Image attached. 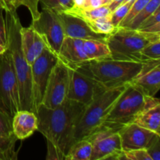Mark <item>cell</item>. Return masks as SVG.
I'll use <instances>...</instances> for the list:
<instances>
[{
  "instance_id": "1",
  "label": "cell",
  "mask_w": 160,
  "mask_h": 160,
  "mask_svg": "<svg viewBox=\"0 0 160 160\" xmlns=\"http://www.w3.org/2000/svg\"><path fill=\"white\" fill-rule=\"evenodd\" d=\"M85 107L70 99H66L54 109H48L42 104L38 107L37 131L46 139L47 160H64L73 126Z\"/></svg>"
},
{
  "instance_id": "2",
  "label": "cell",
  "mask_w": 160,
  "mask_h": 160,
  "mask_svg": "<svg viewBox=\"0 0 160 160\" xmlns=\"http://www.w3.org/2000/svg\"><path fill=\"white\" fill-rule=\"evenodd\" d=\"M6 12V47L12 57L17 76L20 97V110H28L36 114L33 102L31 67L24 57L20 43V28L22 24L17 10Z\"/></svg>"
},
{
  "instance_id": "3",
  "label": "cell",
  "mask_w": 160,
  "mask_h": 160,
  "mask_svg": "<svg viewBox=\"0 0 160 160\" xmlns=\"http://www.w3.org/2000/svg\"><path fill=\"white\" fill-rule=\"evenodd\" d=\"M142 65L141 62L106 59L85 61L75 70L108 90L132 83L140 73Z\"/></svg>"
},
{
  "instance_id": "4",
  "label": "cell",
  "mask_w": 160,
  "mask_h": 160,
  "mask_svg": "<svg viewBox=\"0 0 160 160\" xmlns=\"http://www.w3.org/2000/svg\"><path fill=\"white\" fill-rule=\"evenodd\" d=\"M158 104H160L159 98L145 95L138 86L131 83L113 105L102 127L119 131L133 123L142 111Z\"/></svg>"
},
{
  "instance_id": "5",
  "label": "cell",
  "mask_w": 160,
  "mask_h": 160,
  "mask_svg": "<svg viewBox=\"0 0 160 160\" xmlns=\"http://www.w3.org/2000/svg\"><path fill=\"white\" fill-rule=\"evenodd\" d=\"M128 84L108 89L86 106L73 126L69 148L74 142L88 138L101 128L113 105Z\"/></svg>"
},
{
  "instance_id": "6",
  "label": "cell",
  "mask_w": 160,
  "mask_h": 160,
  "mask_svg": "<svg viewBox=\"0 0 160 160\" xmlns=\"http://www.w3.org/2000/svg\"><path fill=\"white\" fill-rule=\"evenodd\" d=\"M160 33H149L117 27L107 36L106 44L111 59L120 61L143 63L141 52L148 44L159 40Z\"/></svg>"
},
{
  "instance_id": "7",
  "label": "cell",
  "mask_w": 160,
  "mask_h": 160,
  "mask_svg": "<svg viewBox=\"0 0 160 160\" xmlns=\"http://www.w3.org/2000/svg\"><path fill=\"white\" fill-rule=\"evenodd\" d=\"M0 101L11 117L20 110L18 82L8 50L0 55Z\"/></svg>"
},
{
  "instance_id": "8",
  "label": "cell",
  "mask_w": 160,
  "mask_h": 160,
  "mask_svg": "<svg viewBox=\"0 0 160 160\" xmlns=\"http://www.w3.org/2000/svg\"><path fill=\"white\" fill-rule=\"evenodd\" d=\"M57 60V55L46 46L42 54L31 65L33 102L36 114L38 107L42 104L43 100L50 73Z\"/></svg>"
},
{
  "instance_id": "9",
  "label": "cell",
  "mask_w": 160,
  "mask_h": 160,
  "mask_svg": "<svg viewBox=\"0 0 160 160\" xmlns=\"http://www.w3.org/2000/svg\"><path fill=\"white\" fill-rule=\"evenodd\" d=\"M31 26L43 38L47 47L58 55L65 38L63 28L58 14L48 8L43 7L38 18L32 20Z\"/></svg>"
},
{
  "instance_id": "10",
  "label": "cell",
  "mask_w": 160,
  "mask_h": 160,
  "mask_svg": "<svg viewBox=\"0 0 160 160\" xmlns=\"http://www.w3.org/2000/svg\"><path fill=\"white\" fill-rule=\"evenodd\" d=\"M86 139L92 144L91 160H120L123 150L118 131L102 126Z\"/></svg>"
},
{
  "instance_id": "11",
  "label": "cell",
  "mask_w": 160,
  "mask_h": 160,
  "mask_svg": "<svg viewBox=\"0 0 160 160\" xmlns=\"http://www.w3.org/2000/svg\"><path fill=\"white\" fill-rule=\"evenodd\" d=\"M68 88L69 68L58 58L50 73L42 105L48 109L60 106L67 99Z\"/></svg>"
},
{
  "instance_id": "12",
  "label": "cell",
  "mask_w": 160,
  "mask_h": 160,
  "mask_svg": "<svg viewBox=\"0 0 160 160\" xmlns=\"http://www.w3.org/2000/svg\"><path fill=\"white\" fill-rule=\"evenodd\" d=\"M106 91V89L95 80L80 73L77 70L69 68L67 99L88 106Z\"/></svg>"
},
{
  "instance_id": "13",
  "label": "cell",
  "mask_w": 160,
  "mask_h": 160,
  "mask_svg": "<svg viewBox=\"0 0 160 160\" xmlns=\"http://www.w3.org/2000/svg\"><path fill=\"white\" fill-rule=\"evenodd\" d=\"M121 148L123 152L145 149L156 133L142 128L134 123L123 126L118 131Z\"/></svg>"
},
{
  "instance_id": "14",
  "label": "cell",
  "mask_w": 160,
  "mask_h": 160,
  "mask_svg": "<svg viewBox=\"0 0 160 160\" xmlns=\"http://www.w3.org/2000/svg\"><path fill=\"white\" fill-rule=\"evenodd\" d=\"M57 14L62 23L64 34L67 37L82 40H98L106 42V38L109 34L107 35L94 32L82 19L64 12Z\"/></svg>"
},
{
  "instance_id": "15",
  "label": "cell",
  "mask_w": 160,
  "mask_h": 160,
  "mask_svg": "<svg viewBox=\"0 0 160 160\" xmlns=\"http://www.w3.org/2000/svg\"><path fill=\"white\" fill-rule=\"evenodd\" d=\"M145 95L155 96L160 89V59L145 62L137 78L133 81Z\"/></svg>"
},
{
  "instance_id": "16",
  "label": "cell",
  "mask_w": 160,
  "mask_h": 160,
  "mask_svg": "<svg viewBox=\"0 0 160 160\" xmlns=\"http://www.w3.org/2000/svg\"><path fill=\"white\" fill-rule=\"evenodd\" d=\"M83 41L67 36L63 38L57 56L69 68L75 70L80 64L88 60L83 48Z\"/></svg>"
},
{
  "instance_id": "17",
  "label": "cell",
  "mask_w": 160,
  "mask_h": 160,
  "mask_svg": "<svg viewBox=\"0 0 160 160\" xmlns=\"http://www.w3.org/2000/svg\"><path fill=\"white\" fill-rule=\"evenodd\" d=\"M20 43L24 57L31 65L47 46L43 38L30 25L20 28Z\"/></svg>"
},
{
  "instance_id": "18",
  "label": "cell",
  "mask_w": 160,
  "mask_h": 160,
  "mask_svg": "<svg viewBox=\"0 0 160 160\" xmlns=\"http://www.w3.org/2000/svg\"><path fill=\"white\" fill-rule=\"evenodd\" d=\"M12 127L17 140L28 138L37 131V115L31 111L18 110L12 117Z\"/></svg>"
},
{
  "instance_id": "19",
  "label": "cell",
  "mask_w": 160,
  "mask_h": 160,
  "mask_svg": "<svg viewBox=\"0 0 160 160\" xmlns=\"http://www.w3.org/2000/svg\"><path fill=\"white\" fill-rule=\"evenodd\" d=\"M15 137L12 131V117L2 109H0V147L7 153L11 160L17 159Z\"/></svg>"
},
{
  "instance_id": "20",
  "label": "cell",
  "mask_w": 160,
  "mask_h": 160,
  "mask_svg": "<svg viewBox=\"0 0 160 160\" xmlns=\"http://www.w3.org/2000/svg\"><path fill=\"white\" fill-rule=\"evenodd\" d=\"M133 123L160 134V104L142 111Z\"/></svg>"
},
{
  "instance_id": "21",
  "label": "cell",
  "mask_w": 160,
  "mask_h": 160,
  "mask_svg": "<svg viewBox=\"0 0 160 160\" xmlns=\"http://www.w3.org/2000/svg\"><path fill=\"white\" fill-rule=\"evenodd\" d=\"M83 48L88 60L111 59L110 51L106 42L98 40H84Z\"/></svg>"
},
{
  "instance_id": "22",
  "label": "cell",
  "mask_w": 160,
  "mask_h": 160,
  "mask_svg": "<svg viewBox=\"0 0 160 160\" xmlns=\"http://www.w3.org/2000/svg\"><path fill=\"white\" fill-rule=\"evenodd\" d=\"M92 153V142L88 139H81L70 147L64 160H91Z\"/></svg>"
},
{
  "instance_id": "23",
  "label": "cell",
  "mask_w": 160,
  "mask_h": 160,
  "mask_svg": "<svg viewBox=\"0 0 160 160\" xmlns=\"http://www.w3.org/2000/svg\"><path fill=\"white\" fill-rule=\"evenodd\" d=\"M160 6V0H150L146 6L131 20V21L126 26L131 29H138L141 23L151 14H152Z\"/></svg>"
},
{
  "instance_id": "24",
  "label": "cell",
  "mask_w": 160,
  "mask_h": 160,
  "mask_svg": "<svg viewBox=\"0 0 160 160\" xmlns=\"http://www.w3.org/2000/svg\"><path fill=\"white\" fill-rule=\"evenodd\" d=\"M86 23L88 24L91 29L95 33L103 34H109L116 29V27L111 23L110 15L107 17H103L97 18L95 20H90Z\"/></svg>"
},
{
  "instance_id": "25",
  "label": "cell",
  "mask_w": 160,
  "mask_h": 160,
  "mask_svg": "<svg viewBox=\"0 0 160 160\" xmlns=\"http://www.w3.org/2000/svg\"><path fill=\"white\" fill-rule=\"evenodd\" d=\"M138 30L145 32L160 33V8L145 19Z\"/></svg>"
},
{
  "instance_id": "26",
  "label": "cell",
  "mask_w": 160,
  "mask_h": 160,
  "mask_svg": "<svg viewBox=\"0 0 160 160\" xmlns=\"http://www.w3.org/2000/svg\"><path fill=\"white\" fill-rule=\"evenodd\" d=\"M143 63L151 60L160 59V39L148 44L141 52Z\"/></svg>"
},
{
  "instance_id": "27",
  "label": "cell",
  "mask_w": 160,
  "mask_h": 160,
  "mask_svg": "<svg viewBox=\"0 0 160 160\" xmlns=\"http://www.w3.org/2000/svg\"><path fill=\"white\" fill-rule=\"evenodd\" d=\"M43 7L48 8L54 12H66L73 6V0H40Z\"/></svg>"
},
{
  "instance_id": "28",
  "label": "cell",
  "mask_w": 160,
  "mask_h": 160,
  "mask_svg": "<svg viewBox=\"0 0 160 160\" xmlns=\"http://www.w3.org/2000/svg\"><path fill=\"white\" fill-rule=\"evenodd\" d=\"M135 0H131V1L128 2L124 3V4H121L120 6L117 8L114 11H112L110 14V20L111 23H112L114 27L117 28L119 27L120 23H121L122 20H123L128 12H129L130 9H131V6H132L133 2Z\"/></svg>"
},
{
  "instance_id": "29",
  "label": "cell",
  "mask_w": 160,
  "mask_h": 160,
  "mask_svg": "<svg viewBox=\"0 0 160 160\" xmlns=\"http://www.w3.org/2000/svg\"><path fill=\"white\" fill-rule=\"evenodd\" d=\"M150 0H135L133 2L129 12H128L126 17L122 20L119 27H126L131 21V20L146 6V4Z\"/></svg>"
},
{
  "instance_id": "30",
  "label": "cell",
  "mask_w": 160,
  "mask_h": 160,
  "mask_svg": "<svg viewBox=\"0 0 160 160\" xmlns=\"http://www.w3.org/2000/svg\"><path fill=\"white\" fill-rule=\"evenodd\" d=\"M40 0H17V8L23 6H25L29 10L31 15L32 20L38 18L40 15V11L38 10V4Z\"/></svg>"
},
{
  "instance_id": "31",
  "label": "cell",
  "mask_w": 160,
  "mask_h": 160,
  "mask_svg": "<svg viewBox=\"0 0 160 160\" xmlns=\"http://www.w3.org/2000/svg\"><path fill=\"white\" fill-rule=\"evenodd\" d=\"M120 160H152L146 149H134L123 152Z\"/></svg>"
},
{
  "instance_id": "32",
  "label": "cell",
  "mask_w": 160,
  "mask_h": 160,
  "mask_svg": "<svg viewBox=\"0 0 160 160\" xmlns=\"http://www.w3.org/2000/svg\"><path fill=\"white\" fill-rule=\"evenodd\" d=\"M152 160H160V134H156L145 148Z\"/></svg>"
},
{
  "instance_id": "33",
  "label": "cell",
  "mask_w": 160,
  "mask_h": 160,
  "mask_svg": "<svg viewBox=\"0 0 160 160\" xmlns=\"http://www.w3.org/2000/svg\"><path fill=\"white\" fill-rule=\"evenodd\" d=\"M3 12H4L3 8H0V44L6 46V20H5Z\"/></svg>"
},
{
  "instance_id": "34",
  "label": "cell",
  "mask_w": 160,
  "mask_h": 160,
  "mask_svg": "<svg viewBox=\"0 0 160 160\" xmlns=\"http://www.w3.org/2000/svg\"><path fill=\"white\" fill-rule=\"evenodd\" d=\"M0 5L3 8L4 11H14L15 9L12 0H0Z\"/></svg>"
},
{
  "instance_id": "35",
  "label": "cell",
  "mask_w": 160,
  "mask_h": 160,
  "mask_svg": "<svg viewBox=\"0 0 160 160\" xmlns=\"http://www.w3.org/2000/svg\"><path fill=\"white\" fill-rule=\"evenodd\" d=\"M101 6H103L102 0H89L83 9H95V8H98Z\"/></svg>"
},
{
  "instance_id": "36",
  "label": "cell",
  "mask_w": 160,
  "mask_h": 160,
  "mask_svg": "<svg viewBox=\"0 0 160 160\" xmlns=\"http://www.w3.org/2000/svg\"><path fill=\"white\" fill-rule=\"evenodd\" d=\"M122 2H123V0H112L111 2L109 3V5H107V6L108 7H109V9H110L111 12H112V11L115 10L118 6H120V5L122 4Z\"/></svg>"
},
{
  "instance_id": "37",
  "label": "cell",
  "mask_w": 160,
  "mask_h": 160,
  "mask_svg": "<svg viewBox=\"0 0 160 160\" xmlns=\"http://www.w3.org/2000/svg\"><path fill=\"white\" fill-rule=\"evenodd\" d=\"M0 160H11L9 155L0 147Z\"/></svg>"
},
{
  "instance_id": "38",
  "label": "cell",
  "mask_w": 160,
  "mask_h": 160,
  "mask_svg": "<svg viewBox=\"0 0 160 160\" xmlns=\"http://www.w3.org/2000/svg\"><path fill=\"white\" fill-rule=\"evenodd\" d=\"M85 0H73V6L78 8H83Z\"/></svg>"
},
{
  "instance_id": "39",
  "label": "cell",
  "mask_w": 160,
  "mask_h": 160,
  "mask_svg": "<svg viewBox=\"0 0 160 160\" xmlns=\"http://www.w3.org/2000/svg\"><path fill=\"white\" fill-rule=\"evenodd\" d=\"M6 50H7V47L6 45H3L2 44H0V55L3 54L5 52H6Z\"/></svg>"
},
{
  "instance_id": "40",
  "label": "cell",
  "mask_w": 160,
  "mask_h": 160,
  "mask_svg": "<svg viewBox=\"0 0 160 160\" xmlns=\"http://www.w3.org/2000/svg\"><path fill=\"white\" fill-rule=\"evenodd\" d=\"M111 1L112 0H102L103 5H109L111 2Z\"/></svg>"
},
{
  "instance_id": "41",
  "label": "cell",
  "mask_w": 160,
  "mask_h": 160,
  "mask_svg": "<svg viewBox=\"0 0 160 160\" xmlns=\"http://www.w3.org/2000/svg\"><path fill=\"white\" fill-rule=\"evenodd\" d=\"M0 109H4V110H5L4 107H3V106H2V104L1 101H0ZM5 111H6V110H5ZM7 113H8V112H7Z\"/></svg>"
},
{
  "instance_id": "42",
  "label": "cell",
  "mask_w": 160,
  "mask_h": 160,
  "mask_svg": "<svg viewBox=\"0 0 160 160\" xmlns=\"http://www.w3.org/2000/svg\"><path fill=\"white\" fill-rule=\"evenodd\" d=\"M131 1V0H123V2H122V4H124V3L126 2H128Z\"/></svg>"
},
{
  "instance_id": "43",
  "label": "cell",
  "mask_w": 160,
  "mask_h": 160,
  "mask_svg": "<svg viewBox=\"0 0 160 160\" xmlns=\"http://www.w3.org/2000/svg\"><path fill=\"white\" fill-rule=\"evenodd\" d=\"M89 1V0H85V2H84V6H85V5L86 4H87V2H88ZM84 7H83V8H84Z\"/></svg>"
},
{
  "instance_id": "44",
  "label": "cell",
  "mask_w": 160,
  "mask_h": 160,
  "mask_svg": "<svg viewBox=\"0 0 160 160\" xmlns=\"http://www.w3.org/2000/svg\"><path fill=\"white\" fill-rule=\"evenodd\" d=\"M0 8H2V6H1V5H0Z\"/></svg>"
}]
</instances>
